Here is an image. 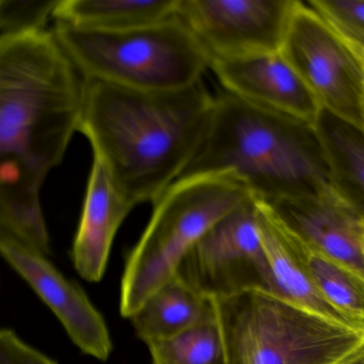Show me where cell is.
I'll return each instance as SVG.
<instances>
[{"instance_id":"cell-1","label":"cell","mask_w":364,"mask_h":364,"mask_svg":"<svg viewBox=\"0 0 364 364\" xmlns=\"http://www.w3.org/2000/svg\"><path fill=\"white\" fill-rule=\"evenodd\" d=\"M215 96L203 81L164 91L83 79L78 132L91 143L117 192L132 207L156 202L203 143Z\"/></svg>"},{"instance_id":"cell-2","label":"cell","mask_w":364,"mask_h":364,"mask_svg":"<svg viewBox=\"0 0 364 364\" xmlns=\"http://www.w3.org/2000/svg\"><path fill=\"white\" fill-rule=\"evenodd\" d=\"M83 78L53 31L0 34V212L41 204L78 132Z\"/></svg>"},{"instance_id":"cell-3","label":"cell","mask_w":364,"mask_h":364,"mask_svg":"<svg viewBox=\"0 0 364 364\" xmlns=\"http://www.w3.org/2000/svg\"><path fill=\"white\" fill-rule=\"evenodd\" d=\"M223 173L235 175L265 203L316 194L331 185L314 125L224 91L215 96L209 130L178 180Z\"/></svg>"},{"instance_id":"cell-4","label":"cell","mask_w":364,"mask_h":364,"mask_svg":"<svg viewBox=\"0 0 364 364\" xmlns=\"http://www.w3.org/2000/svg\"><path fill=\"white\" fill-rule=\"evenodd\" d=\"M53 33L85 80L143 91L177 90L201 80L210 66L209 56L177 16L122 32L57 21Z\"/></svg>"},{"instance_id":"cell-5","label":"cell","mask_w":364,"mask_h":364,"mask_svg":"<svg viewBox=\"0 0 364 364\" xmlns=\"http://www.w3.org/2000/svg\"><path fill=\"white\" fill-rule=\"evenodd\" d=\"M252 196L235 175L178 180L156 202L144 233L126 261L119 311L130 318L170 281L212 226Z\"/></svg>"},{"instance_id":"cell-6","label":"cell","mask_w":364,"mask_h":364,"mask_svg":"<svg viewBox=\"0 0 364 364\" xmlns=\"http://www.w3.org/2000/svg\"><path fill=\"white\" fill-rule=\"evenodd\" d=\"M215 301L227 364H338L364 344V331L262 291Z\"/></svg>"},{"instance_id":"cell-7","label":"cell","mask_w":364,"mask_h":364,"mask_svg":"<svg viewBox=\"0 0 364 364\" xmlns=\"http://www.w3.org/2000/svg\"><path fill=\"white\" fill-rule=\"evenodd\" d=\"M280 53L323 111L363 128L364 62L308 2H295Z\"/></svg>"},{"instance_id":"cell-8","label":"cell","mask_w":364,"mask_h":364,"mask_svg":"<svg viewBox=\"0 0 364 364\" xmlns=\"http://www.w3.org/2000/svg\"><path fill=\"white\" fill-rule=\"evenodd\" d=\"M177 275L208 298L218 301L248 291L273 293L271 269L250 196L218 220L182 261Z\"/></svg>"},{"instance_id":"cell-9","label":"cell","mask_w":364,"mask_h":364,"mask_svg":"<svg viewBox=\"0 0 364 364\" xmlns=\"http://www.w3.org/2000/svg\"><path fill=\"white\" fill-rule=\"evenodd\" d=\"M296 0H178L177 17L211 60L280 51Z\"/></svg>"},{"instance_id":"cell-10","label":"cell","mask_w":364,"mask_h":364,"mask_svg":"<svg viewBox=\"0 0 364 364\" xmlns=\"http://www.w3.org/2000/svg\"><path fill=\"white\" fill-rule=\"evenodd\" d=\"M224 92L265 110L316 125L322 109L280 51L211 60Z\"/></svg>"},{"instance_id":"cell-11","label":"cell","mask_w":364,"mask_h":364,"mask_svg":"<svg viewBox=\"0 0 364 364\" xmlns=\"http://www.w3.org/2000/svg\"><path fill=\"white\" fill-rule=\"evenodd\" d=\"M267 204L304 241L364 278L363 219L333 186Z\"/></svg>"},{"instance_id":"cell-12","label":"cell","mask_w":364,"mask_h":364,"mask_svg":"<svg viewBox=\"0 0 364 364\" xmlns=\"http://www.w3.org/2000/svg\"><path fill=\"white\" fill-rule=\"evenodd\" d=\"M257 224L271 269L272 295L329 320L360 329L321 295L304 262L303 241L263 201L257 200Z\"/></svg>"},{"instance_id":"cell-13","label":"cell","mask_w":364,"mask_h":364,"mask_svg":"<svg viewBox=\"0 0 364 364\" xmlns=\"http://www.w3.org/2000/svg\"><path fill=\"white\" fill-rule=\"evenodd\" d=\"M134 209L117 192L100 162L93 158L72 249L75 269L83 279H102L117 230Z\"/></svg>"},{"instance_id":"cell-14","label":"cell","mask_w":364,"mask_h":364,"mask_svg":"<svg viewBox=\"0 0 364 364\" xmlns=\"http://www.w3.org/2000/svg\"><path fill=\"white\" fill-rule=\"evenodd\" d=\"M215 313V301L203 296L175 275L130 318L145 344L175 337Z\"/></svg>"},{"instance_id":"cell-15","label":"cell","mask_w":364,"mask_h":364,"mask_svg":"<svg viewBox=\"0 0 364 364\" xmlns=\"http://www.w3.org/2000/svg\"><path fill=\"white\" fill-rule=\"evenodd\" d=\"M178 0H60L57 21L105 32L140 29L177 16Z\"/></svg>"},{"instance_id":"cell-16","label":"cell","mask_w":364,"mask_h":364,"mask_svg":"<svg viewBox=\"0 0 364 364\" xmlns=\"http://www.w3.org/2000/svg\"><path fill=\"white\" fill-rule=\"evenodd\" d=\"M314 128L331 186L364 222V130L323 110Z\"/></svg>"},{"instance_id":"cell-17","label":"cell","mask_w":364,"mask_h":364,"mask_svg":"<svg viewBox=\"0 0 364 364\" xmlns=\"http://www.w3.org/2000/svg\"><path fill=\"white\" fill-rule=\"evenodd\" d=\"M303 258L306 269L321 295L364 331L363 276L304 241Z\"/></svg>"},{"instance_id":"cell-18","label":"cell","mask_w":364,"mask_h":364,"mask_svg":"<svg viewBox=\"0 0 364 364\" xmlns=\"http://www.w3.org/2000/svg\"><path fill=\"white\" fill-rule=\"evenodd\" d=\"M147 346L153 364H227L216 309L192 328Z\"/></svg>"},{"instance_id":"cell-19","label":"cell","mask_w":364,"mask_h":364,"mask_svg":"<svg viewBox=\"0 0 364 364\" xmlns=\"http://www.w3.org/2000/svg\"><path fill=\"white\" fill-rule=\"evenodd\" d=\"M308 4L364 62V0H311Z\"/></svg>"},{"instance_id":"cell-20","label":"cell","mask_w":364,"mask_h":364,"mask_svg":"<svg viewBox=\"0 0 364 364\" xmlns=\"http://www.w3.org/2000/svg\"><path fill=\"white\" fill-rule=\"evenodd\" d=\"M60 0H0V33L42 31Z\"/></svg>"},{"instance_id":"cell-21","label":"cell","mask_w":364,"mask_h":364,"mask_svg":"<svg viewBox=\"0 0 364 364\" xmlns=\"http://www.w3.org/2000/svg\"><path fill=\"white\" fill-rule=\"evenodd\" d=\"M0 364H58L10 329L0 331Z\"/></svg>"},{"instance_id":"cell-22","label":"cell","mask_w":364,"mask_h":364,"mask_svg":"<svg viewBox=\"0 0 364 364\" xmlns=\"http://www.w3.org/2000/svg\"><path fill=\"white\" fill-rule=\"evenodd\" d=\"M338 364H364V344L356 352L353 353L348 358Z\"/></svg>"},{"instance_id":"cell-23","label":"cell","mask_w":364,"mask_h":364,"mask_svg":"<svg viewBox=\"0 0 364 364\" xmlns=\"http://www.w3.org/2000/svg\"><path fill=\"white\" fill-rule=\"evenodd\" d=\"M363 130H364V108H363Z\"/></svg>"}]
</instances>
